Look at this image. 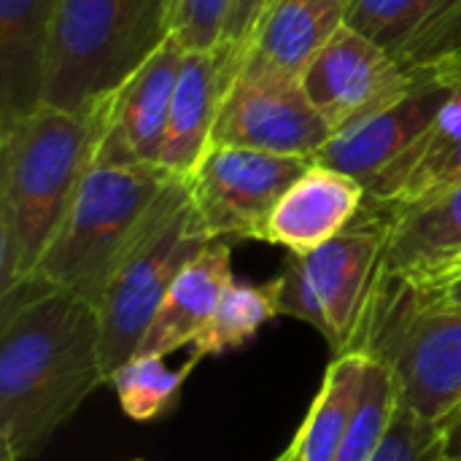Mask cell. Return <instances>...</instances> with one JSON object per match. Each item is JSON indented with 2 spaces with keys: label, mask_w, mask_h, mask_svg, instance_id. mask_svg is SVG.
Listing matches in <instances>:
<instances>
[{
  "label": "cell",
  "mask_w": 461,
  "mask_h": 461,
  "mask_svg": "<svg viewBox=\"0 0 461 461\" xmlns=\"http://www.w3.org/2000/svg\"><path fill=\"white\" fill-rule=\"evenodd\" d=\"M413 81L440 84L448 89L461 86V3L440 22L419 35L400 57Z\"/></svg>",
  "instance_id": "cell-24"
},
{
  "label": "cell",
  "mask_w": 461,
  "mask_h": 461,
  "mask_svg": "<svg viewBox=\"0 0 461 461\" xmlns=\"http://www.w3.org/2000/svg\"><path fill=\"white\" fill-rule=\"evenodd\" d=\"M332 130L297 78L240 65L232 78L211 146H243L286 157H316Z\"/></svg>",
  "instance_id": "cell-8"
},
{
  "label": "cell",
  "mask_w": 461,
  "mask_h": 461,
  "mask_svg": "<svg viewBox=\"0 0 461 461\" xmlns=\"http://www.w3.org/2000/svg\"><path fill=\"white\" fill-rule=\"evenodd\" d=\"M400 408L397 386L386 365L370 357L367 375H365V389L359 408L354 413V421L335 454L332 461H373L392 421Z\"/></svg>",
  "instance_id": "cell-23"
},
{
  "label": "cell",
  "mask_w": 461,
  "mask_h": 461,
  "mask_svg": "<svg viewBox=\"0 0 461 461\" xmlns=\"http://www.w3.org/2000/svg\"><path fill=\"white\" fill-rule=\"evenodd\" d=\"M238 70V57L221 43L184 54L157 162L167 176L186 178L194 170V165L211 146L219 108Z\"/></svg>",
  "instance_id": "cell-13"
},
{
  "label": "cell",
  "mask_w": 461,
  "mask_h": 461,
  "mask_svg": "<svg viewBox=\"0 0 461 461\" xmlns=\"http://www.w3.org/2000/svg\"><path fill=\"white\" fill-rule=\"evenodd\" d=\"M397 281H402L411 297L424 308L461 311V262L443 265L438 270L413 278H397Z\"/></svg>",
  "instance_id": "cell-28"
},
{
  "label": "cell",
  "mask_w": 461,
  "mask_h": 461,
  "mask_svg": "<svg viewBox=\"0 0 461 461\" xmlns=\"http://www.w3.org/2000/svg\"><path fill=\"white\" fill-rule=\"evenodd\" d=\"M367 189L362 181L313 162L276 203L257 240L311 254L338 238L362 211Z\"/></svg>",
  "instance_id": "cell-14"
},
{
  "label": "cell",
  "mask_w": 461,
  "mask_h": 461,
  "mask_svg": "<svg viewBox=\"0 0 461 461\" xmlns=\"http://www.w3.org/2000/svg\"><path fill=\"white\" fill-rule=\"evenodd\" d=\"M300 84L332 135L381 111L416 86L394 54L348 24H343L324 49H319Z\"/></svg>",
  "instance_id": "cell-9"
},
{
  "label": "cell",
  "mask_w": 461,
  "mask_h": 461,
  "mask_svg": "<svg viewBox=\"0 0 461 461\" xmlns=\"http://www.w3.org/2000/svg\"><path fill=\"white\" fill-rule=\"evenodd\" d=\"M273 292H276L278 316H292L297 321L311 324L324 338L330 335L324 311L319 305V297H316V292L311 286V278L305 273V265H303L300 254H289L284 270L273 278Z\"/></svg>",
  "instance_id": "cell-27"
},
{
  "label": "cell",
  "mask_w": 461,
  "mask_h": 461,
  "mask_svg": "<svg viewBox=\"0 0 461 461\" xmlns=\"http://www.w3.org/2000/svg\"><path fill=\"white\" fill-rule=\"evenodd\" d=\"M443 461H461V456H459V459H443Z\"/></svg>",
  "instance_id": "cell-35"
},
{
  "label": "cell",
  "mask_w": 461,
  "mask_h": 461,
  "mask_svg": "<svg viewBox=\"0 0 461 461\" xmlns=\"http://www.w3.org/2000/svg\"><path fill=\"white\" fill-rule=\"evenodd\" d=\"M167 38V0H57L43 105L95 111Z\"/></svg>",
  "instance_id": "cell-3"
},
{
  "label": "cell",
  "mask_w": 461,
  "mask_h": 461,
  "mask_svg": "<svg viewBox=\"0 0 461 461\" xmlns=\"http://www.w3.org/2000/svg\"><path fill=\"white\" fill-rule=\"evenodd\" d=\"M273 461H300V459H297V454H294L292 448H286V451H284V454H281L278 459H273Z\"/></svg>",
  "instance_id": "cell-32"
},
{
  "label": "cell",
  "mask_w": 461,
  "mask_h": 461,
  "mask_svg": "<svg viewBox=\"0 0 461 461\" xmlns=\"http://www.w3.org/2000/svg\"><path fill=\"white\" fill-rule=\"evenodd\" d=\"M311 165V157L208 146L184 184L197 221L211 240H257L276 203Z\"/></svg>",
  "instance_id": "cell-7"
},
{
  "label": "cell",
  "mask_w": 461,
  "mask_h": 461,
  "mask_svg": "<svg viewBox=\"0 0 461 461\" xmlns=\"http://www.w3.org/2000/svg\"><path fill=\"white\" fill-rule=\"evenodd\" d=\"M57 0H0V127L43 105Z\"/></svg>",
  "instance_id": "cell-18"
},
{
  "label": "cell",
  "mask_w": 461,
  "mask_h": 461,
  "mask_svg": "<svg viewBox=\"0 0 461 461\" xmlns=\"http://www.w3.org/2000/svg\"><path fill=\"white\" fill-rule=\"evenodd\" d=\"M173 3H176V0H167V16H170V11H173Z\"/></svg>",
  "instance_id": "cell-34"
},
{
  "label": "cell",
  "mask_w": 461,
  "mask_h": 461,
  "mask_svg": "<svg viewBox=\"0 0 461 461\" xmlns=\"http://www.w3.org/2000/svg\"><path fill=\"white\" fill-rule=\"evenodd\" d=\"M446 438L443 427L416 419L402 405L394 413V421L373 461H443Z\"/></svg>",
  "instance_id": "cell-25"
},
{
  "label": "cell",
  "mask_w": 461,
  "mask_h": 461,
  "mask_svg": "<svg viewBox=\"0 0 461 461\" xmlns=\"http://www.w3.org/2000/svg\"><path fill=\"white\" fill-rule=\"evenodd\" d=\"M346 24V0H273L254 27L240 65L303 78L308 62Z\"/></svg>",
  "instance_id": "cell-17"
},
{
  "label": "cell",
  "mask_w": 461,
  "mask_h": 461,
  "mask_svg": "<svg viewBox=\"0 0 461 461\" xmlns=\"http://www.w3.org/2000/svg\"><path fill=\"white\" fill-rule=\"evenodd\" d=\"M170 181L159 165H92L32 278L97 308L111 270Z\"/></svg>",
  "instance_id": "cell-6"
},
{
  "label": "cell",
  "mask_w": 461,
  "mask_h": 461,
  "mask_svg": "<svg viewBox=\"0 0 461 461\" xmlns=\"http://www.w3.org/2000/svg\"><path fill=\"white\" fill-rule=\"evenodd\" d=\"M232 281V249L227 240H213L176 276L138 354L167 357L194 346Z\"/></svg>",
  "instance_id": "cell-15"
},
{
  "label": "cell",
  "mask_w": 461,
  "mask_h": 461,
  "mask_svg": "<svg viewBox=\"0 0 461 461\" xmlns=\"http://www.w3.org/2000/svg\"><path fill=\"white\" fill-rule=\"evenodd\" d=\"M386 232L389 211L365 197L362 211L338 238L311 254H300L324 311L327 343L335 354H346L354 346L378 278Z\"/></svg>",
  "instance_id": "cell-10"
},
{
  "label": "cell",
  "mask_w": 461,
  "mask_h": 461,
  "mask_svg": "<svg viewBox=\"0 0 461 461\" xmlns=\"http://www.w3.org/2000/svg\"><path fill=\"white\" fill-rule=\"evenodd\" d=\"M386 211L378 278H413L461 254V178L413 205Z\"/></svg>",
  "instance_id": "cell-16"
},
{
  "label": "cell",
  "mask_w": 461,
  "mask_h": 461,
  "mask_svg": "<svg viewBox=\"0 0 461 461\" xmlns=\"http://www.w3.org/2000/svg\"><path fill=\"white\" fill-rule=\"evenodd\" d=\"M461 0H346V24L400 57Z\"/></svg>",
  "instance_id": "cell-20"
},
{
  "label": "cell",
  "mask_w": 461,
  "mask_h": 461,
  "mask_svg": "<svg viewBox=\"0 0 461 461\" xmlns=\"http://www.w3.org/2000/svg\"><path fill=\"white\" fill-rule=\"evenodd\" d=\"M197 362V354H192V359L181 367H167L165 357H132L111 375V386L116 389L124 416L132 421H154L157 416L167 413Z\"/></svg>",
  "instance_id": "cell-22"
},
{
  "label": "cell",
  "mask_w": 461,
  "mask_h": 461,
  "mask_svg": "<svg viewBox=\"0 0 461 461\" xmlns=\"http://www.w3.org/2000/svg\"><path fill=\"white\" fill-rule=\"evenodd\" d=\"M351 351L386 365L416 419L446 427L461 411V311L424 308L402 281L375 278Z\"/></svg>",
  "instance_id": "cell-4"
},
{
  "label": "cell",
  "mask_w": 461,
  "mask_h": 461,
  "mask_svg": "<svg viewBox=\"0 0 461 461\" xmlns=\"http://www.w3.org/2000/svg\"><path fill=\"white\" fill-rule=\"evenodd\" d=\"M443 438H446V459H459L461 456V411H456L448 424L443 427Z\"/></svg>",
  "instance_id": "cell-31"
},
{
  "label": "cell",
  "mask_w": 461,
  "mask_h": 461,
  "mask_svg": "<svg viewBox=\"0 0 461 461\" xmlns=\"http://www.w3.org/2000/svg\"><path fill=\"white\" fill-rule=\"evenodd\" d=\"M232 0H176L170 11V38L184 51H200L219 43Z\"/></svg>",
  "instance_id": "cell-26"
},
{
  "label": "cell",
  "mask_w": 461,
  "mask_h": 461,
  "mask_svg": "<svg viewBox=\"0 0 461 461\" xmlns=\"http://www.w3.org/2000/svg\"><path fill=\"white\" fill-rule=\"evenodd\" d=\"M456 178H461V146L435 170V176L429 178V184H427V189H424V194L419 197V200H424V197H429L432 192H438V189H443V186H448L451 181H456ZM416 200V203H419ZM413 205V203H411Z\"/></svg>",
  "instance_id": "cell-30"
},
{
  "label": "cell",
  "mask_w": 461,
  "mask_h": 461,
  "mask_svg": "<svg viewBox=\"0 0 461 461\" xmlns=\"http://www.w3.org/2000/svg\"><path fill=\"white\" fill-rule=\"evenodd\" d=\"M276 316H278V308H276L273 281H267L262 286L232 281L224 289L205 332L200 335V340L192 348L200 359L221 357L227 351L246 346Z\"/></svg>",
  "instance_id": "cell-21"
},
{
  "label": "cell",
  "mask_w": 461,
  "mask_h": 461,
  "mask_svg": "<svg viewBox=\"0 0 461 461\" xmlns=\"http://www.w3.org/2000/svg\"><path fill=\"white\" fill-rule=\"evenodd\" d=\"M451 95L454 89L448 86L416 81V86L408 89L402 97L332 135L313 157V162L335 167L362 181L367 189L435 122Z\"/></svg>",
  "instance_id": "cell-12"
},
{
  "label": "cell",
  "mask_w": 461,
  "mask_h": 461,
  "mask_svg": "<svg viewBox=\"0 0 461 461\" xmlns=\"http://www.w3.org/2000/svg\"><path fill=\"white\" fill-rule=\"evenodd\" d=\"M454 262H461V254L459 257H454V259H448V262H443V265H454ZM443 265H438V267H443ZM438 267H432V270H438ZM429 273V270H427Z\"/></svg>",
  "instance_id": "cell-33"
},
{
  "label": "cell",
  "mask_w": 461,
  "mask_h": 461,
  "mask_svg": "<svg viewBox=\"0 0 461 461\" xmlns=\"http://www.w3.org/2000/svg\"><path fill=\"white\" fill-rule=\"evenodd\" d=\"M108 103V100H105ZM95 111H38L0 127V294L32 278L95 162Z\"/></svg>",
  "instance_id": "cell-2"
},
{
  "label": "cell",
  "mask_w": 461,
  "mask_h": 461,
  "mask_svg": "<svg viewBox=\"0 0 461 461\" xmlns=\"http://www.w3.org/2000/svg\"><path fill=\"white\" fill-rule=\"evenodd\" d=\"M184 49L167 38L105 103V122L95 146L97 167L157 165Z\"/></svg>",
  "instance_id": "cell-11"
},
{
  "label": "cell",
  "mask_w": 461,
  "mask_h": 461,
  "mask_svg": "<svg viewBox=\"0 0 461 461\" xmlns=\"http://www.w3.org/2000/svg\"><path fill=\"white\" fill-rule=\"evenodd\" d=\"M370 357L365 351L335 354L321 389L292 440V451L300 461H332L362 400Z\"/></svg>",
  "instance_id": "cell-19"
},
{
  "label": "cell",
  "mask_w": 461,
  "mask_h": 461,
  "mask_svg": "<svg viewBox=\"0 0 461 461\" xmlns=\"http://www.w3.org/2000/svg\"><path fill=\"white\" fill-rule=\"evenodd\" d=\"M211 243L197 221L184 178H173L119 257L97 303L108 384L138 354L176 276Z\"/></svg>",
  "instance_id": "cell-5"
},
{
  "label": "cell",
  "mask_w": 461,
  "mask_h": 461,
  "mask_svg": "<svg viewBox=\"0 0 461 461\" xmlns=\"http://www.w3.org/2000/svg\"><path fill=\"white\" fill-rule=\"evenodd\" d=\"M108 384L97 308L35 278L0 294V461H27Z\"/></svg>",
  "instance_id": "cell-1"
},
{
  "label": "cell",
  "mask_w": 461,
  "mask_h": 461,
  "mask_svg": "<svg viewBox=\"0 0 461 461\" xmlns=\"http://www.w3.org/2000/svg\"><path fill=\"white\" fill-rule=\"evenodd\" d=\"M270 3L273 0H232V8H230V16H227L219 43L227 46L238 57V62L243 59L246 43H249L254 27L259 24L262 14L270 8Z\"/></svg>",
  "instance_id": "cell-29"
}]
</instances>
